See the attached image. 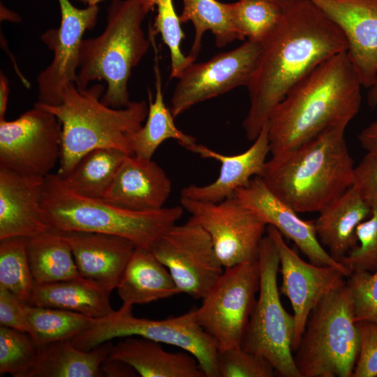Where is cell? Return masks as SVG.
<instances>
[{"label":"cell","instance_id":"cell-1","mask_svg":"<svg viewBox=\"0 0 377 377\" xmlns=\"http://www.w3.org/2000/svg\"><path fill=\"white\" fill-rule=\"evenodd\" d=\"M281 21L264 40L246 86L242 126L254 141L275 107L321 63L348 50L341 30L311 0H287Z\"/></svg>","mask_w":377,"mask_h":377},{"label":"cell","instance_id":"cell-2","mask_svg":"<svg viewBox=\"0 0 377 377\" xmlns=\"http://www.w3.org/2000/svg\"><path fill=\"white\" fill-rule=\"evenodd\" d=\"M362 87L347 51L321 63L271 113L267 124L272 156L299 147L328 128L347 127L360 110Z\"/></svg>","mask_w":377,"mask_h":377},{"label":"cell","instance_id":"cell-3","mask_svg":"<svg viewBox=\"0 0 377 377\" xmlns=\"http://www.w3.org/2000/svg\"><path fill=\"white\" fill-rule=\"evenodd\" d=\"M346 127L328 128L299 147L272 156L260 177L297 212H320L353 184Z\"/></svg>","mask_w":377,"mask_h":377},{"label":"cell","instance_id":"cell-4","mask_svg":"<svg viewBox=\"0 0 377 377\" xmlns=\"http://www.w3.org/2000/svg\"><path fill=\"white\" fill-rule=\"evenodd\" d=\"M104 89L101 84L82 89L70 82L63 89L59 104L35 103L61 123L57 173L61 177L68 175L84 154L96 149L112 148L133 155L129 135L142 126L149 107L145 101H131L122 108L108 106L101 101Z\"/></svg>","mask_w":377,"mask_h":377},{"label":"cell","instance_id":"cell-5","mask_svg":"<svg viewBox=\"0 0 377 377\" xmlns=\"http://www.w3.org/2000/svg\"><path fill=\"white\" fill-rule=\"evenodd\" d=\"M41 205L52 230L117 235L149 250L177 223L184 210L181 205L150 212L123 209L75 193L57 173L45 177Z\"/></svg>","mask_w":377,"mask_h":377},{"label":"cell","instance_id":"cell-6","mask_svg":"<svg viewBox=\"0 0 377 377\" xmlns=\"http://www.w3.org/2000/svg\"><path fill=\"white\" fill-rule=\"evenodd\" d=\"M149 12L145 0H111L103 33L82 42L77 87L87 88L91 81L103 80L107 88L101 98L102 103L122 108L131 102L129 77L151 45L142 28Z\"/></svg>","mask_w":377,"mask_h":377},{"label":"cell","instance_id":"cell-7","mask_svg":"<svg viewBox=\"0 0 377 377\" xmlns=\"http://www.w3.org/2000/svg\"><path fill=\"white\" fill-rule=\"evenodd\" d=\"M359 350L353 297L345 281L310 313L294 361L301 377H352Z\"/></svg>","mask_w":377,"mask_h":377},{"label":"cell","instance_id":"cell-8","mask_svg":"<svg viewBox=\"0 0 377 377\" xmlns=\"http://www.w3.org/2000/svg\"><path fill=\"white\" fill-rule=\"evenodd\" d=\"M258 263L260 288L245 330L241 347L265 358L281 377H301L295 365L292 343L295 334L293 315L283 308L277 285L279 258L266 234L261 242Z\"/></svg>","mask_w":377,"mask_h":377},{"label":"cell","instance_id":"cell-9","mask_svg":"<svg viewBox=\"0 0 377 377\" xmlns=\"http://www.w3.org/2000/svg\"><path fill=\"white\" fill-rule=\"evenodd\" d=\"M132 309L121 306L110 316L95 318L90 329L73 338L75 346L89 351L114 338L138 336L182 348L195 357L206 377H219L217 343L198 323L195 309L157 320L135 317Z\"/></svg>","mask_w":377,"mask_h":377},{"label":"cell","instance_id":"cell-10","mask_svg":"<svg viewBox=\"0 0 377 377\" xmlns=\"http://www.w3.org/2000/svg\"><path fill=\"white\" fill-rule=\"evenodd\" d=\"M259 288L258 259L225 267L195 308L198 323L215 340L218 350L241 346Z\"/></svg>","mask_w":377,"mask_h":377},{"label":"cell","instance_id":"cell-11","mask_svg":"<svg viewBox=\"0 0 377 377\" xmlns=\"http://www.w3.org/2000/svg\"><path fill=\"white\" fill-rule=\"evenodd\" d=\"M61 125L34 105L13 121L0 119V170L45 177L60 159Z\"/></svg>","mask_w":377,"mask_h":377},{"label":"cell","instance_id":"cell-12","mask_svg":"<svg viewBox=\"0 0 377 377\" xmlns=\"http://www.w3.org/2000/svg\"><path fill=\"white\" fill-rule=\"evenodd\" d=\"M151 251L168 269L180 293L195 299H202L224 270L210 236L191 217L168 229Z\"/></svg>","mask_w":377,"mask_h":377},{"label":"cell","instance_id":"cell-13","mask_svg":"<svg viewBox=\"0 0 377 377\" xmlns=\"http://www.w3.org/2000/svg\"><path fill=\"white\" fill-rule=\"evenodd\" d=\"M180 205L209 234L224 268L258 260L267 225L235 195L219 202L180 198Z\"/></svg>","mask_w":377,"mask_h":377},{"label":"cell","instance_id":"cell-14","mask_svg":"<svg viewBox=\"0 0 377 377\" xmlns=\"http://www.w3.org/2000/svg\"><path fill=\"white\" fill-rule=\"evenodd\" d=\"M260 50V43L247 40L205 62L190 65L178 78L172 95L170 110L174 118L198 103L246 87Z\"/></svg>","mask_w":377,"mask_h":377},{"label":"cell","instance_id":"cell-15","mask_svg":"<svg viewBox=\"0 0 377 377\" xmlns=\"http://www.w3.org/2000/svg\"><path fill=\"white\" fill-rule=\"evenodd\" d=\"M61 23L57 29L46 31L41 40L53 52L50 64L37 77L39 103L58 105L64 87L75 83L84 33L92 29L99 12L98 5L79 8L69 0H57Z\"/></svg>","mask_w":377,"mask_h":377},{"label":"cell","instance_id":"cell-16","mask_svg":"<svg viewBox=\"0 0 377 377\" xmlns=\"http://www.w3.org/2000/svg\"><path fill=\"white\" fill-rule=\"evenodd\" d=\"M266 234L272 240L279 258L282 276L280 292L289 299L293 310V353L311 311L329 292L345 282L346 276L336 267L304 261L288 246L284 237L275 228L267 226Z\"/></svg>","mask_w":377,"mask_h":377},{"label":"cell","instance_id":"cell-17","mask_svg":"<svg viewBox=\"0 0 377 377\" xmlns=\"http://www.w3.org/2000/svg\"><path fill=\"white\" fill-rule=\"evenodd\" d=\"M234 195L267 226L275 228L283 237L292 240L310 263L336 267L346 277L350 274L341 263L333 258L323 247L316 234L314 221L302 219L294 209L267 188L260 177L252 178Z\"/></svg>","mask_w":377,"mask_h":377},{"label":"cell","instance_id":"cell-18","mask_svg":"<svg viewBox=\"0 0 377 377\" xmlns=\"http://www.w3.org/2000/svg\"><path fill=\"white\" fill-rule=\"evenodd\" d=\"M344 34L364 88L377 75V0H311Z\"/></svg>","mask_w":377,"mask_h":377},{"label":"cell","instance_id":"cell-19","mask_svg":"<svg viewBox=\"0 0 377 377\" xmlns=\"http://www.w3.org/2000/svg\"><path fill=\"white\" fill-rule=\"evenodd\" d=\"M253 145L246 151L235 155H226L195 143L189 151L221 163L219 175L213 182L203 185H189L181 191V198L219 202L231 196L250 180L260 176L269 151L268 124L267 123Z\"/></svg>","mask_w":377,"mask_h":377},{"label":"cell","instance_id":"cell-20","mask_svg":"<svg viewBox=\"0 0 377 377\" xmlns=\"http://www.w3.org/2000/svg\"><path fill=\"white\" fill-rule=\"evenodd\" d=\"M44 185L45 177L0 170V239L52 230L41 205Z\"/></svg>","mask_w":377,"mask_h":377},{"label":"cell","instance_id":"cell-21","mask_svg":"<svg viewBox=\"0 0 377 377\" xmlns=\"http://www.w3.org/2000/svg\"><path fill=\"white\" fill-rule=\"evenodd\" d=\"M172 191V182L152 159L127 155L102 197L105 202L135 212L164 207Z\"/></svg>","mask_w":377,"mask_h":377},{"label":"cell","instance_id":"cell-22","mask_svg":"<svg viewBox=\"0 0 377 377\" xmlns=\"http://www.w3.org/2000/svg\"><path fill=\"white\" fill-rule=\"evenodd\" d=\"M57 232L71 249L82 277L117 288L136 248L131 241L100 232Z\"/></svg>","mask_w":377,"mask_h":377},{"label":"cell","instance_id":"cell-23","mask_svg":"<svg viewBox=\"0 0 377 377\" xmlns=\"http://www.w3.org/2000/svg\"><path fill=\"white\" fill-rule=\"evenodd\" d=\"M108 358L128 364L142 377H206L189 353L168 352L143 337H126L113 345Z\"/></svg>","mask_w":377,"mask_h":377},{"label":"cell","instance_id":"cell-24","mask_svg":"<svg viewBox=\"0 0 377 377\" xmlns=\"http://www.w3.org/2000/svg\"><path fill=\"white\" fill-rule=\"evenodd\" d=\"M371 212V205L353 185L319 212L314 220L316 234L333 258L340 262L357 245V227Z\"/></svg>","mask_w":377,"mask_h":377},{"label":"cell","instance_id":"cell-25","mask_svg":"<svg viewBox=\"0 0 377 377\" xmlns=\"http://www.w3.org/2000/svg\"><path fill=\"white\" fill-rule=\"evenodd\" d=\"M112 286L81 277L73 280L35 284L25 304L71 311L93 318L114 312L110 302Z\"/></svg>","mask_w":377,"mask_h":377},{"label":"cell","instance_id":"cell-26","mask_svg":"<svg viewBox=\"0 0 377 377\" xmlns=\"http://www.w3.org/2000/svg\"><path fill=\"white\" fill-rule=\"evenodd\" d=\"M123 307L147 304L180 293L165 266L151 250L136 247L117 286Z\"/></svg>","mask_w":377,"mask_h":377},{"label":"cell","instance_id":"cell-27","mask_svg":"<svg viewBox=\"0 0 377 377\" xmlns=\"http://www.w3.org/2000/svg\"><path fill=\"white\" fill-rule=\"evenodd\" d=\"M149 37L155 53V95L153 98L151 91L148 90L149 108L146 122L129 135L133 155L146 159H151L158 147L169 139L177 141L188 150L196 143L195 138L184 133L176 126L175 118L164 102L154 33L149 31Z\"/></svg>","mask_w":377,"mask_h":377},{"label":"cell","instance_id":"cell-28","mask_svg":"<svg viewBox=\"0 0 377 377\" xmlns=\"http://www.w3.org/2000/svg\"><path fill=\"white\" fill-rule=\"evenodd\" d=\"M72 339L39 346L30 377L102 376L101 367L109 357L112 343L108 341L84 351L75 347Z\"/></svg>","mask_w":377,"mask_h":377},{"label":"cell","instance_id":"cell-29","mask_svg":"<svg viewBox=\"0 0 377 377\" xmlns=\"http://www.w3.org/2000/svg\"><path fill=\"white\" fill-rule=\"evenodd\" d=\"M27 252L35 284L82 277L68 245L54 230L27 238Z\"/></svg>","mask_w":377,"mask_h":377},{"label":"cell","instance_id":"cell-30","mask_svg":"<svg viewBox=\"0 0 377 377\" xmlns=\"http://www.w3.org/2000/svg\"><path fill=\"white\" fill-rule=\"evenodd\" d=\"M183 9L179 16L181 23L190 21L195 29V37L188 57L193 61L201 47L203 34L211 31L217 47H222L238 39L229 3L217 0H182Z\"/></svg>","mask_w":377,"mask_h":377},{"label":"cell","instance_id":"cell-31","mask_svg":"<svg viewBox=\"0 0 377 377\" xmlns=\"http://www.w3.org/2000/svg\"><path fill=\"white\" fill-rule=\"evenodd\" d=\"M126 156L117 149H96L84 154L68 175L61 177L66 186L75 193L102 198Z\"/></svg>","mask_w":377,"mask_h":377},{"label":"cell","instance_id":"cell-32","mask_svg":"<svg viewBox=\"0 0 377 377\" xmlns=\"http://www.w3.org/2000/svg\"><path fill=\"white\" fill-rule=\"evenodd\" d=\"M29 334L38 347L68 339L90 329L95 318L59 309L24 304Z\"/></svg>","mask_w":377,"mask_h":377},{"label":"cell","instance_id":"cell-33","mask_svg":"<svg viewBox=\"0 0 377 377\" xmlns=\"http://www.w3.org/2000/svg\"><path fill=\"white\" fill-rule=\"evenodd\" d=\"M283 5L272 0H239L229 3L240 39L261 44L279 24Z\"/></svg>","mask_w":377,"mask_h":377},{"label":"cell","instance_id":"cell-34","mask_svg":"<svg viewBox=\"0 0 377 377\" xmlns=\"http://www.w3.org/2000/svg\"><path fill=\"white\" fill-rule=\"evenodd\" d=\"M34 286L27 238L14 237L0 239V288L10 290L26 303Z\"/></svg>","mask_w":377,"mask_h":377},{"label":"cell","instance_id":"cell-35","mask_svg":"<svg viewBox=\"0 0 377 377\" xmlns=\"http://www.w3.org/2000/svg\"><path fill=\"white\" fill-rule=\"evenodd\" d=\"M147 8L151 11L157 8V15L152 29L161 35L170 54L171 70L170 78H179L182 73L194 63L180 50L184 34L180 26L179 16L175 10L172 0H145Z\"/></svg>","mask_w":377,"mask_h":377},{"label":"cell","instance_id":"cell-36","mask_svg":"<svg viewBox=\"0 0 377 377\" xmlns=\"http://www.w3.org/2000/svg\"><path fill=\"white\" fill-rule=\"evenodd\" d=\"M38 347L24 332L0 326V376L30 377Z\"/></svg>","mask_w":377,"mask_h":377},{"label":"cell","instance_id":"cell-37","mask_svg":"<svg viewBox=\"0 0 377 377\" xmlns=\"http://www.w3.org/2000/svg\"><path fill=\"white\" fill-rule=\"evenodd\" d=\"M371 207L370 216L357 227V245L340 261L350 273L374 272L377 268V204Z\"/></svg>","mask_w":377,"mask_h":377},{"label":"cell","instance_id":"cell-38","mask_svg":"<svg viewBox=\"0 0 377 377\" xmlns=\"http://www.w3.org/2000/svg\"><path fill=\"white\" fill-rule=\"evenodd\" d=\"M219 377H272L271 364L263 357L240 347L218 350Z\"/></svg>","mask_w":377,"mask_h":377},{"label":"cell","instance_id":"cell-39","mask_svg":"<svg viewBox=\"0 0 377 377\" xmlns=\"http://www.w3.org/2000/svg\"><path fill=\"white\" fill-rule=\"evenodd\" d=\"M347 279L355 321L377 324V268L374 272L353 271Z\"/></svg>","mask_w":377,"mask_h":377},{"label":"cell","instance_id":"cell-40","mask_svg":"<svg viewBox=\"0 0 377 377\" xmlns=\"http://www.w3.org/2000/svg\"><path fill=\"white\" fill-rule=\"evenodd\" d=\"M360 335V350L352 377L377 376V324L356 322Z\"/></svg>","mask_w":377,"mask_h":377},{"label":"cell","instance_id":"cell-41","mask_svg":"<svg viewBox=\"0 0 377 377\" xmlns=\"http://www.w3.org/2000/svg\"><path fill=\"white\" fill-rule=\"evenodd\" d=\"M353 185L371 206L377 204V154L367 153L355 167Z\"/></svg>","mask_w":377,"mask_h":377},{"label":"cell","instance_id":"cell-42","mask_svg":"<svg viewBox=\"0 0 377 377\" xmlns=\"http://www.w3.org/2000/svg\"><path fill=\"white\" fill-rule=\"evenodd\" d=\"M24 304L10 290L0 288V326L29 333Z\"/></svg>","mask_w":377,"mask_h":377},{"label":"cell","instance_id":"cell-43","mask_svg":"<svg viewBox=\"0 0 377 377\" xmlns=\"http://www.w3.org/2000/svg\"><path fill=\"white\" fill-rule=\"evenodd\" d=\"M102 376L123 377L135 376L136 371L128 364L119 360L107 358L101 367Z\"/></svg>","mask_w":377,"mask_h":377},{"label":"cell","instance_id":"cell-44","mask_svg":"<svg viewBox=\"0 0 377 377\" xmlns=\"http://www.w3.org/2000/svg\"><path fill=\"white\" fill-rule=\"evenodd\" d=\"M358 140L367 153L377 154V119L362 130Z\"/></svg>","mask_w":377,"mask_h":377},{"label":"cell","instance_id":"cell-45","mask_svg":"<svg viewBox=\"0 0 377 377\" xmlns=\"http://www.w3.org/2000/svg\"><path fill=\"white\" fill-rule=\"evenodd\" d=\"M9 95V81L1 71L0 73V119H5Z\"/></svg>","mask_w":377,"mask_h":377},{"label":"cell","instance_id":"cell-46","mask_svg":"<svg viewBox=\"0 0 377 377\" xmlns=\"http://www.w3.org/2000/svg\"><path fill=\"white\" fill-rule=\"evenodd\" d=\"M367 101L370 107L374 108L377 106V75L374 83L369 88Z\"/></svg>","mask_w":377,"mask_h":377},{"label":"cell","instance_id":"cell-47","mask_svg":"<svg viewBox=\"0 0 377 377\" xmlns=\"http://www.w3.org/2000/svg\"><path fill=\"white\" fill-rule=\"evenodd\" d=\"M1 20H6L13 22H19L20 20L18 15L7 9L2 3H1Z\"/></svg>","mask_w":377,"mask_h":377},{"label":"cell","instance_id":"cell-48","mask_svg":"<svg viewBox=\"0 0 377 377\" xmlns=\"http://www.w3.org/2000/svg\"><path fill=\"white\" fill-rule=\"evenodd\" d=\"M77 1H80L84 5L90 6V5H98L100 2L105 0H75Z\"/></svg>","mask_w":377,"mask_h":377},{"label":"cell","instance_id":"cell-49","mask_svg":"<svg viewBox=\"0 0 377 377\" xmlns=\"http://www.w3.org/2000/svg\"><path fill=\"white\" fill-rule=\"evenodd\" d=\"M283 5L287 0H272Z\"/></svg>","mask_w":377,"mask_h":377}]
</instances>
